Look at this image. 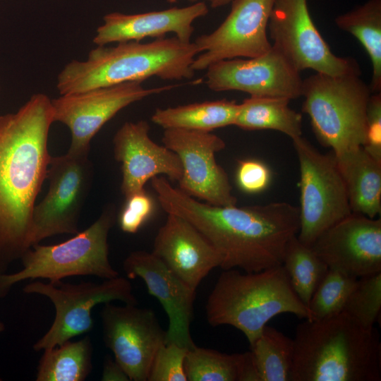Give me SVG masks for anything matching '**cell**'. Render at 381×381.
Here are the masks:
<instances>
[{
  "label": "cell",
  "mask_w": 381,
  "mask_h": 381,
  "mask_svg": "<svg viewBox=\"0 0 381 381\" xmlns=\"http://www.w3.org/2000/svg\"><path fill=\"white\" fill-rule=\"evenodd\" d=\"M337 26L356 37L372 66V93L381 92V0H368L334 20Z\"/></svg>",
  "instance_id": "d4e9b609"
},
{
  "label": "cell",
  "mask_w": 381,
  "mask_h": 381,
  "mask_svg": "<svg viewBox=\"0 0 381 381\" xmlns=\"http://www.w3.org/2000/svg\"><path fill=\"white\" fill-rule=\"evenodd\" d=\"M25 294L47 297L55 308V318L49 330L33 345L35 351L61 345L75 337L90 332L94 327L91 311L100 303L119 301L137 304L128 279L116 277L102 283L79 284L30 282L23 289Z\"/></svg>",
  "instance_id": "9c48e42d"
},
{
  "label": "cell",
  "mask_w": 381,
  "mask_h": 381,
  "mask_svg": "<svg viewBox=\"0 0 381 381\" xmlns=\"http://www.w3.org/2000/svg\"><path fill=\"white\" fill-rule=\"evenodd\" d=\"M239 104L226 99L195 102L166 109L157 108L152 121L164 129L210 131L234 126Z\"/></svg>",
  "instance_id": "603a6c76"
},
{
  "label": "cell",
  "mask_w": 381,
  "mask_h": 381,
  "mask_svg": "<svg viewBox=\"0 0 381 381\" xmlns=\"http://www.w3.org/2000/svg\"><path fill=\"white\" fill-rule=\"evenodd\" d=\"M167 1L169 3L173 4L178 1L179 0H167ZM188 1L192 3H195V2L199 1L200 0H188ZM206 1H207L210 3V6L212 8H217L226 6L228 4H230L233 1V0H206Z\"/></svg>",
  "instance_id": "74e56055"
},
{
  "label": "cell",
  "mask_w": 381,
  "mask_h": 381,
  "mask_svg": "<svg viewBox=\"0 0 381 381\" xmlns=\"http://www.w3.org/2000/svg\"><path fill=\"white\" fill-rule=\"evenodd\" d=\"M361 74L330 75L316 73L303 80L302 111L312 129L334 155L363 146L366 111L372 94Z\"/></svg>",
  "instance_id": "8992f818"
},
{
  "label": "cell",
  "mask_w": 381,
  "mask_h": 381,
  "mask_svg": "<svg viewBox=\"0 0 381 381\" xmlns=\"http://www.w3.org/2000/svg\"><path fill=\"white\" fill-rule=\"evenodd\" d=\"M282 97L250 96L239 104L234 126L247 131L274 130L291 139L302 134V115Z\"/></svg>",
  "instance_id": "cb8c5ba5"
},
{
  "label": "cell",
  "mask_w": 381,
  "mask_h": 381,
  "mask_svg": "<svg viewBox=\"0 0 381 381\" xmlns=\"http://www.w3.org/2000/svg\"><path fill=\"white\" fill-rule=\"evenodd\" d=\"M153 207V201L145 189L126 196L117 217L121 230L128 234L138 232L150 218Z\"/></svg>",
  "instance_id": "d6a6232c"
},
{
  "label": "cell",
  "mask_w": 381,
  "mask_h": 381,
  "mask_svg": "<svg viewBox=\"0 0 381 381\" xmlns=\"http://www.w3.org/2000/svg\"><path fill=\"white\" fill-rule=\"evenodd\" d=\"M151 185L167 214L186 219L212 243L223 270L258 272L282 265L286 246L299 230L298 208L286 202L217 206L187 195L165 176L154 177Z\"/></svg>",
  "instance_id": "6da1fadb"
},
{
  "label": "cell",
  "mask_w": 381,
  "mask_h": 381,
  "mask_svg": "<svg viewBox=\"0 0 381 381\" xmlns=\"http://www.w3.org/2000/svg\"><path fill=\"white\" fill-rule=\"evenodd\" d=\"M198 54L194 42H183L176 37L147 43L128 41L97 46L85 60H73L65 65L56 86L60 95H66L126 82H143L151 77L190 79L195 73L191 66Z\"/></svg>",
  "instance_id": "277c9868"
},
{
  "label": "cell",
  "mask_w": 381,
  "mask_h": 381,
  "mask_svg": "<svg viewBox=\"0 0 381 381\" xmlns=\"http://www.w3.org/2000/svg\"><path fill=\"white\" fill-rule=\"evenodd\" d=\"M116 220V209L108 205L89 227L62 243L31 246L20 258L23 269L0 273V298L16 284L47 279L56 284L73 276L92 275L104 279L119 276L109 259L108 235Z\"/></svg>",
  "instance_id": "52a82bcc"
},
{
  "label": "cell",
  "mask_w": 381,
  "mask_h": 381,
  "mask_svg": "<svg viewBox=\"0 0 381 381\" xmlns=\"http://www.w3.org/2000/svg\"><path fill=\"white\" fill-rule=\"evenodd\" d=\"M205 78V84L215 92L237 90L290 100L302 96L301 72L272 46L259 56L217 61L207 67Z\"/></svg>",
  "instance_id": "2e32d148"
},
{
  "label": "cell",
  "mask_w": 381,
  "mask_h": 381,
  "mask_svg": "<svg viewBox=\"0 0 381 381\" xmlns=\"http://www.w3.org/2000/svg\"><path fill=\"white\" fill-rule=\"evenodd\" d=\"M310 248L329 269L347 275L359 278L381 272V219L351 212Z\"/></svg>",
  "instance_id": "e0dca14e"
},
{
  "label": "cell",
  "mask_w": 381,
  "mask_h": 381,
  "mask_svg": "<svg viewBox=\"0 0 381 381\" xmlns=\"http://www.w3.org/2000/svg\"><path fill=\"white\" fill-rule=\"evenodd\" d=\"M163 145L175 152L182 164L179 188L187 195L217 206L237 203L225 170L217 162L216 153L225 142L210 131L164 129Z\"/></svg>",
  "instance_id": "4fadbf2b"
},
{
  "label": "cell",
  "mask_w": 381,
  "mask_h": 381,
  "mask_svg": "<svg viewBox=\"0 0 381 381\" xmlns=\"http://www.w3.org/2000/svg\"><path fill=\"white\" fill-rule=\"evenodd\" d=\"M188 349L167 343L157 351L147 381H187L184 361Z\"/></svg>",
  "instance_id": "1f68e13d"
},
{
  "label": "cell",
  "mask_w": 381,
  "mask_h": 381,
  "mask_svg": "<svg viewBox=\"0 0 381 381\" xmlns=\"http://www.w3.org/2000/svg\"><path fill=\"white\" fill-rule=\"evenodd\" d=\"M381 310V272L358 278L343 311L362 326L372 329Z\"/></svg>",
  "instance_id": "4dcf8cb0"
},
{
  "label": "cell",
  "mask_w": 381,
  "mask_h": 381,
  "mask_svg": "<svg viewBox=\"0 0 381 381\" xmlns=\"http://www.w3.org/2000/svg\"><path fill=\"white\" fill-rule=\"evenodd\" d=\"M5 329V325L4 324V322H2L1 320H0V334L2 332H4Z\"/></svg>",
  "instance_id": "f35d334b"
},
{
  "label": "cell",
  "mask_w": 381,
  "mask_h": 381,
  "mask_svg": "<svg viewBox=\"0 0 381 381\" xmlns=\"http://www.w3.org/2000/svg\"><path fill=\"white\" fill-rule=\"evenodd\" d=\"M153 243L152 253L181 280L197 289L222 258L212 243L188 220L167 214Z\"/></svg>",
  "instance_id": "ffe728a7"
},
{
  "label": "cell",
  "mask_w": 381,
  "mask_h": 381,
  "mask_svg": "<svg viewBox=\"0 0 381 381\" xmlns=\"http://www.w3.org/2000/svg\"><path fill=\"white\" fill-rule=\"evenodd\" d=\"M174 85L145 88L142 81H130L85 91L60 95L51 99L54 122L66 126L71 135L68 152H90V141L119 111Z\"/></svg>",
  "instance_id": "7c38bea8"
},
{
  "label": "cell",
  "mask_w": 381,
  "mask_h": 381,
  "mask_svg": "<svg viewBox=\"0 0 381 381\" xmlns=\"http://www.w3.org/2000/svg\"><path fill=\"white\" fill-rule=\"evenodd\" d=\"M291 381H380L381 343L344 311L305 319L293 339Z\"/></svg>",
  "instance_id": "3957f363"
},
{
  "label": "cell",
  "mask_w": 381,
  "mask_h": 381,
  "mask_svg": "<svg viewBox=\"0 0 381 381\" xmlns=\"http://www.w3.org/2000/svg\"><path fill=\"white\" fill-rule=\"evenodd\" d=\"M92 345L88 336L44 350L36 380L84 381L92 369Z\"/></svg>",
  "instance_id": "484cf974"
},
{
  "label": "cell",
  "mask_w": 381,
  "mask_h": 381,
  "mask_svg": "<svg viewBox=\"0 0 381 381\" xmlns=\"http://www.w3.org/2000/svg\"><path fill=\"white\" fill-rule=\"evenodd\" d=\"M250 346L262 381H291L293 339L266 325Z\"/></svg>",
  "instance_id": "4316f807"
},
{
  "label": "cell",
  "mask_w": 381,
  "mask_h": 381,
  "mask_svg": "<svg viewBox=\"0 0 381 381\" xmlns=\"http://www.w3.org/2000/svg\"><path fill=\"white\" fill-rule=\"evenodd\" d=\"M103 340L130 380L147 381L153 359L166 344L167 332L155 312L136 305L104 303Z\"/></svg>",
  "instance_id": "5bb4252c"
},
{
  "label": "cell",
  "mask_w": 381,
  "mask_h": 381,
  "mask_svg": "<svg viewBox=\"0 0 381 381\" xmlns=\"http://www.w3.org/2000/svg\"><path fill=\"white\" fill-rule=\"evenodd\" d=\"M238 381H262L250 351L241 353Z\"/></svg>",
  "instance_id": "d590c367"
},
{
  "label": "cell",
  "mask_w": 381,
  "mask_h": 381,
  "mask_svg": "<svg viewBox=\"0 0 381 381\" xmlns=\"http://www.w3.org/2000/svg\"><path fill=\"white\" fill-rule=\"evenodd\" d=\"M274 0H233L224 20L213 32L198 37L193 42L200 54L192 69L202 71L222 60L253 58L272 47L267 25Z\"/></svg>",
  "instance_id": "9a60e30c"
},
{
  "label": "cell",
  "mask_w": 381,
  "mask_h": 381,
  "mask_svg": "<svg viewBox=\"0 0 381 381\" xmlns=\"http://www.w3.org/2000/svg\"><path fill=\"white\" fill-rule=\"evenodd\" d=\"M282 313L311 319L308 308L294 291L282 265L258 272L223 270L205 305L211 326H232L244 334L250 345L271 319Z\"/></svg>",
  "instance_id": "5b68a950"
},
{
  "label": "cell",
  "mask_w": 381,
  "mask_h": 381,
  "mask_svg": "<svg viewBox=\"0 0 381 381\" xmlns=\"http://www.w3.org/2000/svg\"><path fill=\"white\" fill-rule=\"evenodd\" d=\"M123 269L128 279H142L149 294L164 308L169 319L166 344L174 343L188 349L193 348L195 344L190 327L196 291L181 280L152 252L131 253L123 262Z\"/></svg>",
  "instance_id": "ac0fdd59"
},
{
  "label": "cell",
  "mask_w": 381,
  "mask_h": 381,
  "mask_svg": "<svg viewBox=\"0 0 381 381\" xmlns=\"http://www.w3.org/2000/svg\"><path fill=\"white\" fill-rule=\"evenodd\" d=\"M0 92H1V85H0Z\"/></svg>",
  "instance_id": "ab89813d"
},
{
  "label": "cell",
  "mask_w": 381,
  "mask_h": 381,
  "mask_svg": "<svg viewBox=\"0 0 381 381\" xmlns=\"http://www.w3.org/2000/svg\"><path fill=\"white\" fill-rule=\"evenodd\" d=\"M203 1L179 8L126 14L113 12L103 17V23L97 30L93 42L97 46L128 41L140 42L147 37L164 38L167 33H174L183 42H190L194 32L193 23L208 13Z\"/></svg>",
  "instance_id": "44dd1931"
},
{
  "label": "cell",
  "mask_w": 381,
  "mask_h": 381,
  "mask_svg": "<svg viewBox=\"0 0 381 381\" xmlns=\"http://www.w3.org/2000/svg\"><path fill=\"white\" fill-rule=\"evenodd\" d=\"M352 212L375 218L381 212V162L362 146L334 155Z\"/></svg>",
  "instance_id": "7402d4cb"
},
{
  "label": "cell",
  "mask_w": 381,
  "mask_h": 381,
  "mask_svg": "<svg viewBox=\"0 0 381 381\" xmlns=\"http://www.w3.org/2000/svg\"><path fill=\"white\" fill-rule=\"evenodd\" d=\"M92 176L89 152L68 151L51 157L47 172L49 189L33 210L31 246L53 236L79 232V217Z\"/></svg>",
  "instance_id": "8fae6325"
},
{
  "label": "cell",
  "mask_w": 381,
  "mask_h": 381,
  "mask_svg": "<svg viewBox=\"0 0 381 381\" xmlns=\"http://www.w3.org/2000/svg\"><path fill=\"white\" fill-rule=\"evenodd\" d=\"M150 125L144 120L125 122L113 138L114 155L121 164V190L124 197L145 189L146 183L159 175L179 182L183 167L178 155L155 143L149 136Z\"/></svg>",
  "instance_id": "d6986e66"
},
{
  "label": "cell",
  "mask_w": 381,
  "mask_h": 381,
  "mask_svg": "<svg viewBox=\"0 0 381 381\" xmlns=\"http://www.w3.org/2000/svg\"><path fill=\"white\" fill-rule=\"evenodd\" d=\"M101 380L102 381H130V379L120 364L109 356L104 361Z\"/></svg>",
  "instance_id": "8d00e7d4"
},
{
  "label": "cell",
  "mask_w": 381,
  "mask_h": 381,
  "mask_svg": "<svg viewBox=\"0 0 381 381\" xmlns=\"http://www.w3.org/2000/svg\"><path fill=\"white\" fill-rule=\"evenodd\" d=\"M241 353L198 347L188 349L184 368L188 381H238Z\"/></svg>",
  "instance_id": "f1b7e54d"
},
{
  "label": "cell",
  "mask_w": 381,
  "mask_h": 381,
  "mask_svg": "<svg viewBox=\"0 0 381 381\" xmlns=\"http://www.w3.org/2000/svg\"><path fill=\"white\" fill-rule=\"evenodd\" d=\"M363 149L381 162V92L372 93L366 111L365 139Z\"/></svg>",
  "instance_id": "e575fe53"
},
{
  "label": "cell",
  "mask_w": 381,
  "mask_h": 381,
  "mask_svg": "<svg viewBox=\"0 0 381 381\" xmlns=\"http://www.w3.org/2000/svg\"><path fill=\"white\" fill-rule=\"evenodd\" d=\"M272 174L269 167L256 159L238 162L236 170V182L241 190L248 193H258L270 185Z\"/></svg>",
  "instance_id": "836d02e7"
},
{
  "label": "cell",
  "mask_w": 381,
  "mask_h": 381,
  "mask_svg": "<svg viewBox=\"0 0 381 381\" xmlns=\"http://www.w3.org/2000/svg\"><path fill=\"white\" fill-rule=\"evenodd\" d=\"M267 31L272 46L299 72L361 74L356 59L332 52L311 18L307 0H274Z\"/></svg>",
  "instance_id": "30bf717a"
},
{
  "label": "cell",
  "mask_w": 381,
  "mask_h": 381,
  "mask_svg": "<svg viewBox=\"0 0 381 381\" xmlns=\"http://www.w3.org/2000/svg\"><path fill=\"white\" fill-rule=\"evenodd\" d=\"M282 266L294 291L308 307L313 293L328 272V267L296 236L286 246Z\"/></svg>",
  "instance_id": "83f0119b"
},
{
  "label": "cell",
  "mask_w": 381,
  "mask_h": 381,
  "mask_svg": "<svg viewBox=\"0 0 381 381\" xmlns=\"http://www.w3.org/2000/svg\"><path fill=\"white\" fill-rule=\"evenodd\" d=\"M291 140L300 171L296 236L310 247L322 233L352 212L334 154H322L301 135Z\"/></svg>",
  "instance_id": "ba28073f"
},
{
  "label": "cell",
  "mask_w": 381,
  "mask_h": 381,
  "mask_svg": "<svg viewBox=\"0 0 381 381\" xmlns=\"http://www.w3.org/2000/svg\"><path fill=\"white\" fill-rule=\"evenodd\" d=\"M51 99L35 93L0 115V273L31 247L32 214L51 159Z\"/></svg>",
  "instance_id": "7a4b0ae2"
},
{
  "label": "cell",
  "mask_w": 381,
  "mask_h": 381,
  "mask_svg": "<svg viewBox=\"0 0 381 381\" xmlns=\"http://www.w3.org/2000/svg\"><path fill=\"white\" fill-rule=\"evenodd\" d=\"M358 278L329 269L313 293L308 306L311 319L329 318L343 311Z\"/></svg>",
  "instance_id": "f546056e"
}]
</instances>
